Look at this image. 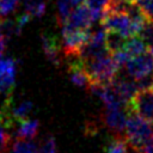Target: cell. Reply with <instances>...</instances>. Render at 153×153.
<instances>
[{"mask_svg": "<svg viewBox=\"0 0 153 153\" xmlns=\"http://www.w3.org/2000/svg\"><path fill=\"white\" fill-rule=\"evenodd\" d=\"M124 136L136 153V151L140 149L153 136V122L129 110Z\"/></svg>", "mask_w": 153, "mask_h": 153, "instance_id": "6da1fadb", "label": "cell"}, {"mask_svg": "<svg viewBox=\"0 0 153 153\" xmlns=\"http://www.w3.org/2000/svg\"><path fill=\"white\" fill-rule=\"evenodd\" d=\"M84 65L91 79V84H110L120 71L118 66L112 59L111 53L100 55L94 59L84 60Z\"/></svg>", "mask_w": 153, "mask_h": 153, "instance_id": "7a4b0ae2", "label": "cell"}, {"mask_svg": "<svg viewBox=\"0 0 153 153\" xmlns=\"http://www.w3.org/2000/svg\"><path fill=\"white\" fill-rule=\"evenodd\" d=\"M100 23L106 30L117 31L127 38L139 35L143 27V25H140V24L133 22L128 13L116 12V11H106L104 13Z\"/></svg>", "mask_w": 153, "mask_h": 153, "instance_id": "3957f363", "label": "cell"}, {"mask_svg": "<svg viewBox=\"0 0 153 153\" xmlns=\"http://www.w3.org/2000/svg\"><path fill=\"white\" fill-rule=\"evenodd\" d=\"M61 36H62V41H61L62 51L65 57L79 55L81 48L90 38V30L76 29L67 24H63L61 29Z\"/></svg>", "mask_w": 153, "mask_h": 153, "instance_id": "277c9868", "label": "cell"}, {"mask_svg": "<svg viewBox=\"0 0 153 153\" xmlns=\"http://www.w3.org/2000/svg\"><path fill=\"white\" fill-rule=\"evenodd\" d=\"M128 112H129L128 106L127 108H124V106L104 108V110L100 115V121L111 134L124 135Z\"/></svg>", "mask_w": 153, "mask_h": 153, "instance_id": "5b68a950", "label": "cell"}, {"mask_svg": "<svg viewBox=\"0 0 153 153\" xmlns=\"http://www.w3.org/2000/svg\"><path fill=\"white\" fill-rule=\"evenodd\" d=\"M128 110L153 122V87L139 90L129 102Z\"/></svg>", "mask_w": 153, "mask_h": 153, "instance_id": "8992f818", "label": "cell"}, {"mask_svg": "<svg viewBox=\"0 0 153 153\" xmlns=\"http://www.w3.org/2000/svg\"><path fill=\"white\" fill-rule=\"evenodd\" d=\"M124 71L127 75L135 80L153 74V54L147 50L143 54L130 57V60L124 66Z\"/></svg>", "mask_w": 153, "mask_h": 153, "instance_id": "52a82bcc", "label": "cell"}, {"mask_svg": "<svg viewBox=\"0 0 153 153\" xmlns=\"http://www.w3.org/2000/svg\"><path fill=\"white\" fill-rule=\"evenodd\" d=\"M18 61L13 57H0V93L11 94L14 88Z\"/></svg>", "mask_w": 153, "mask_h": 153, "instance_id": "ba28073f", "label": "cell"}, {"mask_svg": "<svg viewBox=\"0 0 153 153\" xmlns=\"http://www.w3.org/2000/svg\"><path fill=\"white\" fill-rule=\"evenodd\" d=\"M41 44L47 60L54 66L59 67L61 65L60 53L62 50V43L59 37L51 32H43L41 35Z\"/></svg>", "mask_w": 153, "mask_h": 153, "instance_id": "9c48e42d", "label": "cell"}, {"mask_svg": "<svg viewBox=\"0 0 153 153\" xmlns=\"http://www.w3.org/2000/svg\"><path fill=\"white\" fill-rule=\"evenodd\" d=\"M65 24L73 26V27H76V29L90 30L91 26L93 25L91 10L87 6H82V5L76 6V8H74L72 11L71 16L68 17V19L66 20Z\"/></svg>", "mask_w": 153, "mask_h": 153, "instance_id": "30bf717a", "label": "cell"}, {"mask_svg": "<svg viewBox=\"0 0 153 153\" xmlns=\"http://www.w3.org/2000/svg\"><path fill=\"white\" fill-rule=\"evenodd\" d=\"M39 129V122L37 120H30L25 118L16 123L12 135L14 139H25V140H32Z\"/></svg>", "mask_w": 153, "mask_h": 153, "instance_id": "8fae6325", "label": "cell"}, {"mask_svg": "<svg viewBox=\"0 0 153 153\" xmlns=\"http://www.w3.org/2000/svg\"><path fill=\"white\" fill-rule=\"evenodd\" d=\"M103 152L104 153H134L135 151L131 148V146L129 145L124 135L111 134V136H109L103 145Z\"/></svg>", "mask_w": 153, "mask_h": 153, "instance_id": "7c38bea8", "label": "cell"}, {"mask_svg": "<svg viewBox=\"0 0 153 153\" xmlns=\"http://www.w3.org/2000/svg\"><path fill=\"white\" fill-rule=\"evenodd\" d=\"M123 49L130 55V57H133V56H137L140 54L146 53L148 50V47H147V43L142 39V37H140L139 35H135L127 38Z\"/></svg>", "mask_w": 153, "mask_h": 153, "instance_id": "4fadbf2b", "label": "cell"}, {"mask_svg": "<svg viewBox=\"0 0 153 153\" xmlns=\"http://www.w3.org/2000/svg\"><path fill=\"white\" fill-rule=\"evenodd\" d=\"M47 11L45 0H24V12L31 18H41Z\"/></svg>", "mask_w": 153, "mask_h": 153, "instance_id": "5bb4252c", "label": "cell"}, {"mask_svg": "<svg viewBox=\"0 0 153 153\" xmlns=\"http://www.w3.org/2000/svg\"><path fill=\"white\" fill-rule=\"evenodd\" d=\"M0 32L5 36L6 39L18 36L22 32V27L18 24L17 18L16 19H11L7 17H4L0 19Z\"/></svg>", "mask_w": 153, "mask_h": 153, "instance_id": "9a60e30c", "label": "cell"}, {"mask_svg": "<svg viewBox=\"0 0 153 153\" xmlns=\"http://www.w3.org/2000/svg\"><path fill=\"white\" fill-rule=\"evenodd\" d=\"M126 41H127V37H124L122 33H120L117 31H111V30L106 31L105 44H106V48L109 49V51L111 54L117 51V50L123 49Z\"/></svg>", "mask_w": 153, "mask_h": 153, "instance_id": "2e32d148", "label": "cell"}, {"mask_svg": "<svg viewBox=\"0 0 153 153\" xmlns=\"http://www.w3.org/2000/svg\"><path fill=\"white\" fill-rule=\"evenodd\" d=\"M73 0H56V11H57V22L60 25H63L72 11L74 10Z\"/></svg>", "mask_w": 153, "mask_h": 153, "instance_id": "e0dca14e", "label": "cell"}, {"mask_svg": "<svg viewBox=\"0 0 153 153\" xmlns=\"http://www.w3.org/2000/svg\"><path fill=\"white\" fill-rule=\"evenodd\" d=\"M37 149L35 142L25 139H14L11 146L12 153H37Z\"/></svg>", "mask_w": 153, "mask_h": 153, "instance_id": "ac0fdd59", "label": "cell"}, {"mask_svg": "<svg viewBox=\"0 0 153 153\" xmlns=\"http://www.w3.org/2000/svg\"><path fill=\"white\" fill-rule=\"evenodd\" d=\"M12 133L7 126L0 120V153H7L12 141Z\"/></svg>", "mask_w": 153, "mask_h": 153, "instance_id": "d6986e66", "label": "cell"}, {"mask_svg": "<svg viewBox=\"0 0 153 153\" xmlns=\"http://www.w3.org/2000/svg\"><path fill=\"white\" fill-rule=\"evenodd\" d=\"M18 5L19 0H0V17H7L8 14L16 11Z\"/></svg>", "mask_w": 153, "mask_h": 153, "instance_id": "ffe728a7", "label": "cell"}, {"mask_svg": "<svg viewBox=\"0 0 153 153\" xmlns=\"http://www.w3.org/2000/svg\"><path fill=\"white\" fill-rule=\"evenodd\" d=\"M37 153H56V141L53 135L47 136L37 149Z\"/></svg>", "mask_w": 153, "mask_h": 153, "instance_id": "44dd1931", "label": "cell"}, {"mask_svg": "<svg viewBox=\"0 0 153 153\" xmlns=\"http://www.w3.org/2000/svg\"><path fill=\"white\" fill-rule=\"evenodd\" d=\"M112 0H86V6L92 11L106 12Z\"/></svg>", "mask_w": 153, "mask_h": 153, "instance_id": "7402d4cb", "label": "cell"}, {"mask_svg": "<svg viewBox=\"0 0 153 153\" xmlns=\"http://www.w3.org/2000/svg\"><path fill=\"white\" fill-rule=\"evenodd\" d=\"M136 2L142 8L147 19L153 22V0H137Z\"/></svg>", "mask_w": 153, "mask_h": 153, "instance_id": "603a6c76", "label": "cell"}, {"mask_svg": "<svg viewBox=\"0 0 153 153\" xmlns=\"http://www.w3.org/2000/svg\"><path fill=\"white\" fill-rule=\"evenodd\" d=\"M73 1H74L75 6H79V5H82L84 2H86V0H73Z\"/></svg>", "mask_w": 153, "mask_h": 153, "instance_id": "cb8c5ba5", "label": "cell"}, {"mask_svg": "<svg viewBox=\"0 0 153 153\" xmlns=\"http://www.w3.org/2000/svg\"><path fill=\"white\" fill-rule=\"evenodd\" d=\"M126 1H128V2H136L137 0H126Z\"/></svg>", "mask_w": 153, "mask_h": 153, "instance_id": "d4e9b609", "label": "cell"}]
</instances>
